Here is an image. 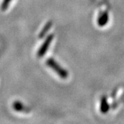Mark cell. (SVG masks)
<instances>
[{"label": "cell", "instance_id": "obj_1", "mask_svg": "<svg viewBox=\"0 0 124 124\" xmlns=\"http://www.w3.org/2000/svg\"><path fill=\"white\" fill-rule=\"evenodd\" d=\"M46 65L53 69L58 75L62 79H66L68 77V72L65 69H63L62 66H60L57 62L52 58H49L46 61Z\"/></svg>", "mask_w": 124, "mask_h": 124}, {"label": "cell", "instance_id": "obj_2", "mask_svg": "<svg viewBox=\"0 0 124 124\" xmlns=\"http://www.w3.org/2000/svg\"><path fill=\"white\" fill-rule=\"evenodd\" d=\"M53 39V34H50V35L47 36V37L46 38L44 43L42 44L41 46L40 47L38 52H37V57H42L43 56H44L45 54L46 53V52H47V50H48L49 46H50V44L52 43Z\"/></svg>", "mask_w": 124, "mask_h": 124}, {"label": "cell", "instance_id": "obj_3", "mask_svg": "<svg viewBox=\"0 0 124 124\" xmlns=\"http://www.w3.org/2000/svg\"><path fill=\"white\" fill-rule=\"evenodd\" d=\"M52 26H53V22H52L51 21H49V22H48L45 24V26H44V28H42V30L41 31L39 34V39H42V38H44L45 36L46 35L47 32H48L49 30L50 29V28L52 27Z\"/></svg>", "mask_w": 124, "mask_h": 124}, {"label": "cell", "instance_id": "obj_4", "mask_svg": "<svg viewBox=\"0 0 124 124\" xmlns=\"http://www.w3.org/2000/svg\"><path fill=\"white\" fill-rule=\"evenodd\" d=\"M13 108L14 110L17 112H25L26 110V108L24 106V105L20 101H16L13 103Z\"/></svg>", "mask_w": 124, "mask_h": 124}, {"label": "cell", "instance_id": "obj_5", "mask_svg": "<svg viewBox=\"0 0 124 124\" xmlns=\"http://www.w3.org/2000/svg\"><path fill=\"white\" fill-rule=\"evenodd\" d=\"M12 0H3L1 5V10L2 11H6L8 8L10 3Z\"/></svg>", "mask_w": 124, "mask_h": 124}]
</instances>
